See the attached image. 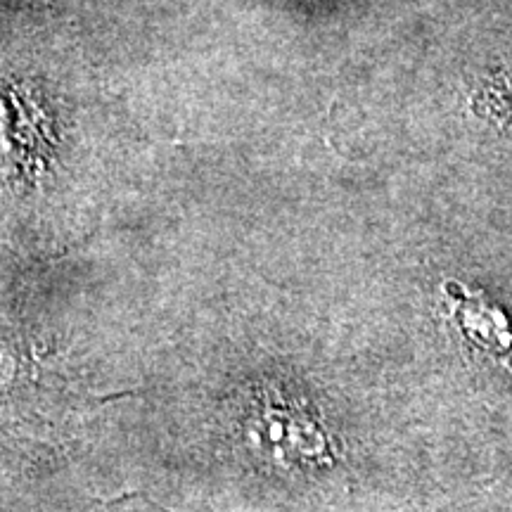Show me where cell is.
<instances>
[{
	"label": "cell",
	"instance_id": "cell-1",
	"mask_svg": "<svg viewBox=\"0 0 512 512\" xmlns=\"http://www.w3.org/2000/svg\"><path fill=\"white\" fill-rule=\"evenodd\" d=\"M448 309L463 342L475 354L486 356L512 373V320L494 304L470 292L456 294L448 287Z\"/></svg>",
	"mask_w": 512,
	"mask_h": 512
},
{
	"label": "cell",
	"instance_id": "cell-2",
	"mask_svg": "<svg viewBox=\"0 0 512 512\" xmlns=\"http://www.w3.org/2000/svg\"><path fill=\"white\" fill-rule=\"evenodd\" d=\"M264 427V439L287 465H325L332 460V446L323 427L297 408H268Z\"/></svg>",
	"mask_w": 512,
	"mask_h": 512
}]
</instances>
